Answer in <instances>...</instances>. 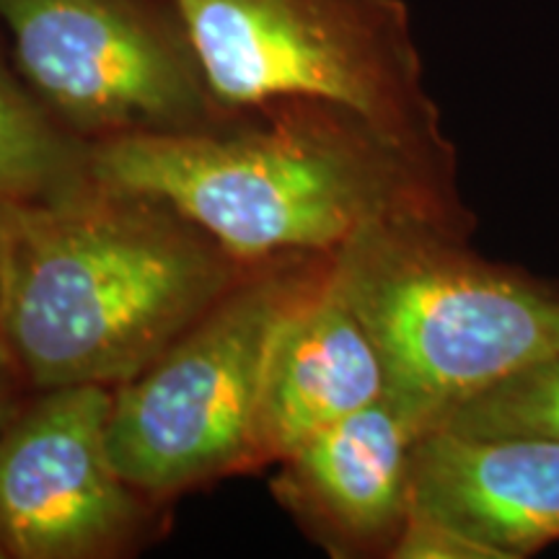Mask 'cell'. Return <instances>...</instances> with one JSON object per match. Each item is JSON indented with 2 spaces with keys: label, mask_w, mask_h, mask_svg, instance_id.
Here are the masks:
<instances>
[{
  "label": "cell",
  "mask_w": 559,
  "mask_h": 559,
  "mask_svg": "<svg viewBox=\"0 0 559 559\" xmlns=\"http://www.w3.org/2000/svg\"><path fill=\"white\" fill-rule=\"evenodd\" d=\"M88 160L91 177L169 202L243 264L334 257L381 223L469 226L453 171L326 104L99 140Z\"/></svg>",
  "instance_id": "cell-1"
},
{
  "label": "cell",
  "mask_w": 559,
  "mask_h": 559,
  "mask_svg": "<svg viewBox=\"0 0 559 559\" xmlns=\"http://www.w3.org/2000/svg\"><path fill=\"white\" fill-rule=\"evenodd\" d=\"M419 436V425L381 396L280 459L272 495L330 555L389 557L412 508Z\"/></svg>",
  "instance_id": "cell-8"
},
{
  "label": "cell",
  "mask_w": 559,
  "mask_h": 559,
  "mask_svg": "<svg viewBox=\"0 0 559 559\" xmlns=\"http://www.w3.org/2000/svg\"><path fill=\"white\" fill-rule=\"evenodd\" d=\"M249 267L169 202L91 177L13 210L0 342L34 394L117 389Z\"/></svg>",
  "instance_id": "cell-2"
},
{
  "label": "cell",
  "mask_w": 559,
  "mask_h": 559,
  "mask_svg": "<svg viewBox=\"0 0 559 559\" xmlns=\"http://www.w3.org/2000/svg\"><path fill=\"white\" fill-rule=\"evenodd\" d=\"M228 117L283 104L353 111L453 171L404 0H171Z\"/></svg>",
  "instance_id": "cell-4"
},
{
  "label": "cell",
  "mask_w": 559,
  "mask_h": 559,
  "mask_svg": "<svg viewBox=\"0 0 559 559\" xmlns=\"http://www.w3.org/2000/svg\"><path fill=\"white\" fill-rule=\"evenodd\" d=\"M115 389L37 391L0 430V547L13 559H104L130 547L145 495L117 472Z\"/></svg>",
  "instance_id": "cell-7"
},
{
  "label": "cell",
  "mask_w": 559,
  "mask_h": 559,
  "mask_svg": "<svg viewBox=\"0 0 559 559\" xmlns=\"http://www.w3.org/2000/svg\"><path fill=\"white\" fill-rule=\"evenodd\" d=\"M13 202L0 200V309H3V290H5V270H9V249H11V230H13Z\"/></svg>",
  "instance_id": "cell-14"
},
{
  "label": "cell",
  "mask_w": 559,
  "mask_h": 559,
  "mask_svg": "<svg viewBox=\"0 0 559 559\" xmlns=\"http://www.w3.org/2000/svg\"><path fill=\"white\" fill-rule=\"evenodd\" d=\"M24 381H21L16 366L5 353L3 342H0V430L16 417V412L24 404Z\"/></svg>",
  "instance_id": "cell-13"
},
{
  "label": "cell",
  "mask_w": 559,
  "mask_h": 559,
  "mask_svg": "<svg viewBox=\"0 0 559 559\" xmlns=\"http://www.w3.org/2000/svg\"><path fill=\"white\" fill-rule=\"evenodd\" d=\"M386 396L379 349L349 309L332 267L285 317L264 362L257 402V461L285 459L319 430Z\"/></svg>",
  "instance_id": "cell-10"
},
{
  "label": "cell",
  "mask_w": 559,
  "mask_h": 559,
  "mask_svg": "<svg viewBox=\"0 0 559 559\" xmlns=\"http://www.w3.org/2000/svg\"><path fill=\"white\" fill-rule=\"evenodd\" d=\"M436 428L472 438L536 436L559 440V355L481 391L440 419Z\"/></svg>",
  "instance_id": "cell-12"
},
{
  "label": "cell",
  "mask_w": 559,
  "mask_h": 559,
  "mask_svg": "<svg viewBox=\"0 0 559 559\" xmlns=\"http://www.w3.org/2000/svg\"><path fill=\"white\" fill-rule=\"evenodd\" d=\"M11 58L86 143L228 120L171 0H0Z\"/></svg>",
  "instance_id": "cell-6"
},
{
  "label": "cell",
  "mask_w": 559,
  "mask_h": 559,
  "mask_svg": "<svg viewBox=\"0 0 559 559\" xmlns=\"http://www.w3.org/2000/svg\"><path fill=\"white\" fill-rule=\"evenodd\" d=\"M330 267L332 257L251 264L192 330L115 389L107 443L132 487L158 500L260 466L257 402L270 345Z\"/></svg>",
  "instance_id": "cell-5"
},
{
  "label": "cell",
  "mask_w": 559,
  "mask_h": 559,
  "mask_svg": "<svg viewBox=\"0 0 559 559\" xmlns=\"http://www.w3.org/2000/svg\"><path fill=\"white\" fill-rule=\"evenodd\" d=\"M0 559H9V557H5V551H3V547H0Z\"/></svg>",
  "instance_id": "cell-15"
},
{
  "label": "cell",
  "mask_w": 559,
  "mask_h": 559,
  "mask_svg": "<svg viewBox=\"0 0 559 559\" xmlns=\"http://www.w3.org/2000/svg\"><path fill=\"white\" fill-rule=\"evenodd\" d=\"M88 151L0 50V200L29 205L86 185Z\"/></svg>",
  "instance_id": "cell-11"
},
{
  "label": "cell",
  "mask_w": 559,
  "mask_h": 559,
  "mask_svg": "<svg viewBox=\"0 0 559 559\" xmlns=\"http://www.w3.org/2000/svg\"><path fill=\"white\" fill-rule=\"evenodd\" d=\"M332 283L379 349L386 396L423 432L559 355V293L472 254L464 230L381 223L332 257Z\"/></svg>",
  "instance_id": "cell-3"
},
{
  "label": "cell",
  "mask_w": 559,
  "mask_h": 559,
  "mask_svg": "<svg viewBox=\"0 0 559 559\" xmlns=\"http://www.w3.org/2000/svg\"><path fill=\"white\" fill-rule=\"evenodd\" d=\"M412 510L466 536L487 559L559 542V440L425 430L412 464Z\"/></svg>",
  "instance_id": "cell-9"
}]
</instances>
